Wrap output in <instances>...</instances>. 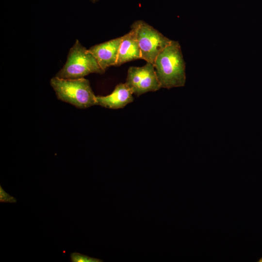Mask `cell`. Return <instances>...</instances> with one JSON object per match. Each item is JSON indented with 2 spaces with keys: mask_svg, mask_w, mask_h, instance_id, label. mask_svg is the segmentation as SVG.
I'll return each instance as SVG.
<instances>
[{
  "mask_svg": "<svg viewBox=\"0 0 262 262\" xmlns=\"http://www.w3.org/2000/svg\"><path fill=\"white\" fill-rule=\"evenodd\" d=\"M154 66L161 88L184 85L185 63L178 41L172 40L157 57Z\"/></svg>",
  "mask_w": 262,
  "mask_h": 262,
  "instance_id": "cell-1",
  "label": "cell"
},
{
  "mask_svg": "<svg viewBox=\"0 0 262 262\" xmlns=\"http://www.w3.org/2000/svg\"><path fill=\"white\" fill-rule=\"evenodd\" d=\"M50 83L57 98L77 108L86 109L97 105L89 81L84 78L68 79L55 76Z\"/></svg>",
  "mask_w": 262,
  "mask_h": 262,
  "instance_id": "cell-2",
  "label": "cell"
},
{
  "mask_svg": "<svg viewBox=\"0 0 262 262\" xmlns=\"http://www.w3.org/2000/svg\"><path fill=\"white\" fill-rule=\"evenodd\" d=\"M104 72L89 49L77 40L69 51L65 65L55 76L75 79L84 78L91 73Z\"/></svg>",
  "mask_w": 262,
  "mask_h": 262,
  "instance_id": "cell-3",
  "label": "cell"
},
{
  "mask_svg": "<svg viewBox=\"0 0 262 262\" xmlns=\"http://www.w3.org/2000/svg\"><path fill=\"white\" fill-rule=\"evenodd\" d=\"M131 28L135 33L141 59L154 65L157 57L172 40L143 20L134 22Z\"/></svg>",
  "mask_w": 262,
  "mask_h": 262,
  "instance_id": "cell-4",
  "label": "cell"
},
{
  "mask_svg": "<svg viewBox=\"0 0 262 262\" xmlns=\"http://www.w3.org/2000/svg\"><path fill=\"white\" fill-rule=\"evenodd\" d=\"M125 83L137 96L161 88L154 66L147 62L143 66L130 67Z\"/></svg>",
  "mask_w": 262,
  "mask_h": 262,
  "instance_id": "cell-5",
  "label": "cell"
},
{
  "mask_svg": "<svg viewBox=\"0 0 262 262\" xmlns=\"http://www.w3.org/2000/svg\"><path fill=\"white\" fill-rule=\"evenodd\" d=\"M122 38V36L117 37L88 49L104 71L111 66H116Z\"/></svg>",
  "mask_w": 262,
  "mask_h": 262,
  "instance_id": "cell-6",
  "label": "cell"
},
{
  "mask_svg": "<svg viewBox=\"0 0 262 262\" xmlns=\"http://www.w3.org/2000/svg\"><path fill=\"white\" fill-rule=\"evenodd\" d=\"M131 90L126 83H120L112 93L105 96H96L97 105L112 109L123 108L133 101Z\"/></svg>",
  "mask_w": 262,
  "mask_h": 262,
  "instance_id": "cell-7",
  "label": "cell"
},
{
  "mask_svg": "<svg viewBox=\"0 0 262 262\" xmlns=\"http://www.w3.org/2000/svg\"><path fill=\"white\" fill-rule=\"evenodd\" d=\"M139 59H141L140 48L135 33L131 28L129 32L122 36L116 66Z\"/></svg>",
  "mask_w": 262,
  "mask_h": 262,
  "instance_id": "cell-8",
  "label": "cell"
},
{
  "mask_svg": "<svg viewBox=\"0 0 262 262\" xmlns=\"http://www.w3.org/2000/svg\"><path fill=\"white\" fill-rule=\"evenodd\" d=\"M70 261L72 262H102V260L89 257L78 252L70 254Z\"/></svg>",
  "mask_w": 262,
  "mask_h": 262,
  "instance_id": "cell-9",
  "label": "cell"
},
{
  "mask_svg": "<svg viewBox=\"0 0 262 262\" xmlns=\"http://www.w3.org/2000/svg\"><path fill=\"white\" fill-rule=\"evenodd\" d=\"M0 202L4 203H16V199L15 197L6 193L0 185Z\"/></svg>",
  "mask_w": 262,
  "mask_h": 262,
  "instance_id": "cell-10",
  "label": "cell"
},
{
  "mask_svg": "<svg viewBox=\"0 0 262 262\" xmlns=\"http://www.w3.org/2000/svg\"><path fill=\"white\" fill-rule=\"evenodd\" d=\"M91 0L92 2H95L97 0Z\"/></svg>",
  "mask_w": 262,
  "mask_h": 262,
  "instance_id": "cell-11",
  "label": "cell"
},
{
  "mask_svg": "<svg viewBox=\"0 0 262 262\" xmlns=\"http://www.w3.org/2000/svg\"><path fill=\"white\" fill-rule=\"evenodd\" d=\"M259 262H262V258H261L259 261Z\"/></svg>",
  "mask_w": 262,
  "mask_h": 262,
  "instance_id": "cell-12",
  "label": "cell"
}]
</instances>
